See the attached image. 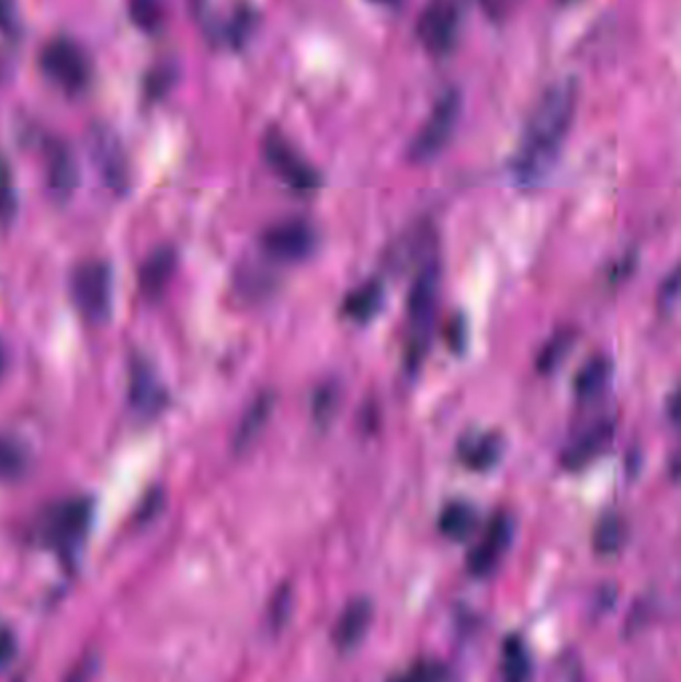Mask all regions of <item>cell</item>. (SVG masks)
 Here are the masks:
<instances>
[{
  "label": "cell",
  "mask_w": 681,
  "mask_h": 682,
  "mask_svg": "<svg viewBox=\"0 0 681 682\" xmlns=\"http://www.w3.org/2000/svg\"><path fill=\"white\" fill-rule=\"evenodd\" d=\"M576 102L578 87L570 78L556 82L542 94L512 160V172L522 186H536L556 164L570 133Z\"/></svg>",
  "instance_id": "obj_1"
},
{
  "label": "cell",
  "mask_w": 681,
  "mask_h": 682,
  "mask_svg": "<svg viewBox=\"0 0 681 682\" xmlns=\"http://www.w3.org/2000/svg\"><path fill=\"white\" fill-rule=\"evenodd\" d=\"M438 287H440V270L436 262H425L413 280L410 297H408V350L406 360L410 367H418L424 353L428 352L434 316H436Z\"/></svg>",
  "instance_id": "obj_2"
},
{
  "label": "cell",
  "mask_w": 681,
  "mask_h": 682,
  "mask_svg": "<svg viewBox=\"0 0 681 682\" xmlns=\"http://www.w3.org/2000/svg\"><path fill=\"white\" fill-rule=\"evenodd\" d=\"M92 519V503L89 499H67L46 511L38 523V537L46 547L70 555L79 547Z\"/></svg>",
  "instance_id": "obj_3"
},
{
  "label": "cell",
  "mask_w": 681,
  "mask_h": 682,
  "mask_svg": "<svg viewBox=\"0 0 681 682\" xmlns=\"http://www.w3.org/2000/svg\"><path fill=\"white\" fill-rule=\"evenodd\" d=\"M459 111H462V99L456 90H447L438 99L436 106L432 109L422 130L416 134L410 146L412 162H418V164L430 162L446 148L452 134L456 130Z\"/></svg>",
  "instance_id": "obj_4"
},
{
  "label": "cell",
  "mask_w": 681,
  "mask_h": 682,
  "mask_svg": "<svg viewBox=\"0 0 681 682\" xmlns=\"http://www.w3.org/2000/svg\"><path fill=\"white\" fill-rule=\"evenodd\" d=\"M72 299L80 314L89 321H102L112 304L111 268L104 262H84L77 268L70 282Z\"/></svg>",
  "instance_id": "obj_5"
},
{
  "label": "cell",
  "mask_w": 681,
  "mask_h": 682,
  "mask_svg": "<svg viewBox=\"0 0 681 682\" xmlns=\"http://www.w3.org/2000/svg\"><path fill=\"white\" fill-rule=\"evenodd\" d=\"M264 158L274 174L296 192H314L322 184L316 168L302 158L296 148L284 136L270 133L264 138Z\"/></svg>",
  "instance_id": "obj_6"
},
{
  "label": "cell",
  "mask_w": 681,
  "mask_h": 682,
  "mask_svg": "<svg viewBox=\"0 0 681 682\" xmlns=\"http://www.w3.org/2000/svg\"><path fill=\"white\" fill-rule=\"evenodd\" d=\"M46 77L67 92H79L89 82V62L79 46L70 41H55L41 56Z\"/></svg>",
  "instance_id": "obj_7"
},
{
  "label": "cell",
  "mask_w": 681,
  "mask_h": 682,
  "mask_svg": "<svg viewBox=\"0 0 681 682\" xmlns=\"http://www.w3.org/2000/svg\"><path fill=\"white\" fill-rule=\"evenodd\" d=\"M458 24V9L452 2H434L420 14L416 34L428 53L442 56L456 45Z\"/></svg>",
  "instance_id": "obj_8"
},
{
  "label": "cell",
  "mask_w": 681,
  "mask_h": 682,
  "mask_svg": "<svg viewBox=\"0 0 681 682\" xmlns=\"http://www.w3.org/2000/svg\"><path fill=\"white\" fill-rule=\"evenodd\" d=\"M264 250L282 262H300L314 252L316 231L308 221L284 220L266 230Z\"/></svg>",
  "instance_id": "obj_9"
},
{
  "label": "cell",
  "mask_w": 681,
  "mask_h": 682,
  "mask_svg": "<svg viewBox=\"0 0 681 682\" xmlns=\"http://www.w3.org/2000/svg\"><path fill=\"white\" fill-rule=\"evenodd\" d=\"M512 539H514V521L508 513H498L491 519L478 545L469 550L468 571L476 577L490 575L498 567V562L502 561L506 550L510 549Z\"/></svg>",
  "instance_id": "obj_10"
},
{
  "label": "cell",
  "mask_w": 681,
  "mask_h": 682,
  "mask_svg": "<svg viewBox=\"0 0 681 682\" xmlns=\"http://www.w3.org/2000/svg\"><path fill=\"white\" fill-rule=\"evenodd\" d=\"M615 425L612 421H600L586 433H581L578 440L566 447L561 455V465L568 471H580L586 465H590L593 459H598L614 440Z\"/></svg>",
  "instance_id": "obj_11"
},
{
  "label": "cell",
  "mask_w": 681,
  "mask_h": 682,
  "mask_svg": "<svg viewBox=\"0 0 681 682\" xmlns=\"http://www.w3.org/2000/svg\"><path fill=\"white\" fill-rule=\"evenodd\" d=\"M372 616H374V611L368 599L350 601L338 616L334 630H332L336 647L340 650H352L357 647L360 640L368 633Z\"/></svg>",
  "instance_id": "obj_12"
},
{
  "label": "cell",
  "mask_w": 681,
  "mask_h": 682,
  "mask_svg": "<svg viewBox=\"0 0 681 682\" xmlns=\"http://www.w3.org/2000/svg\"><path fill=\"white\" fill-rule=\"evenodd\" d=\"M458 453L472 471H488L502 459L503 440L498 433H472L462 440Z\"/></svg>",
  "instance_id": "obj_13"
},
{
  "label": "cell",
  "mask_w": 681,
  "mask_h": 682,
  "mask_svg": "<svg viewBox=\"0 0 681 682\" xmlns=\"http://www.w3.org/2000/svg\"><path fill=\"white\" fill-rule=\"evenodd\" d=\"M130 403L143 416H152L164 403V391L158 384L157 375L145 362H135L130 370Z\"/></svg>",
  "instance_id": "obj_14"
},
{
  "label": "cell",
  "mask_w": 681,
  "mask_h": 682,
  "mask_svg": "<svg viewBox=\"0 0 681 682\" xmlns=\"http://www.w3.org/2000/svg\"><path fill=\"white\" fill-rule=\"evenodd\" d=\"M177 255L170 248H160L146 260L145 268L140 272V286L145 289L146 296H160L164 292L170 275L174 272Z\"/></svg>",
  "instance_id": "obj_15"
},
{
  "label": "cell",
  "mask_w": 681,
  "mask_h": 682,
  "mask_svg": "<svg viewBox=\"0 0 681 682\" xmlns=\"http://www.w3.org/2000/svg\"><path fill=\"white\" fill-rule=\"evenodd\" d=\"M438 525H440L442 535L447 539L466 541L478 525V513L469 503L456 501L444 507Z\"/></svg>",
  "instance_id": "obj_16"
},
{
  "label": "cell",
  "mask_w": 681,
  "mask_h": 682,
  "mask_svg": "<svg viewBox=\"0 0 681 682\" xmlns=\"http://www.w3.org/2000/svg\"><path fill=\"white\" fill-rule=\"evenodd\" d=\"M384 289L378 282H368L348 294L344 299V314L357 323H364L374 318L382 308Z\"/></svg>",
  "instance_id": "obj_17"
},
{
  "label": "cell",
  "mask_w": 681,
  "mask_h": 682,
  "mask_svg": "<svg viewBox=\"0 0 681 682\" xmlns=\"http://www.w3.org/2000/svg\"><path fill=\"white\" fill-rule=\"evenodd\" d=\"M612 372H614L612 362L603 355H595L576 375V382H574L576 394L581 399H590V397L602 394L603 387L608 386V382L612 377Z\"/></svg>",
  "instance_id": "obj_18"
},
{
  "label": "cell",
  "mask_w": 681,
  "mask_h": 682,
  "mask_svg": "<svg viewBox=\"0 0 681 682\" xmlns=\"http://www.w3.org/2000/svg\"><path fill=\"white\" fill-rule=\"evenodd\" d=\"M272 409H274V397L270 394H262L246 411L245 419H242L238 433H236V450L238 452H242L252 441L257 440L262 428L266 425Z\"/></svg>",
  "instance_id": "obj_19"
},
{
  "label": "cell",
  "mask_w": 681,
  "mask_h": 682,
  "mask_svg": "<svg viewBox=\"0 0 681 682\" xmlns=\"http://www.w3.org/2000/svg\"><path fill=\"white\" fill-rule=\"evenodd\" d=\"M48 184L56 196H68L77 184V168L72 156L65 148L56 146L48 156Z\"/></svg>",
  "instance_id": "obj_20"
},
{
  "label": "cell",
  "mask_w": 681,
  "mask_h": 682,
  "mask_svg": "<svg viewBox=\"0 0 681 682\" xmlns=\"http://www.w3.org/2000/svg\"><path fill=\"white\" fill-rule=\"evenodd\" d=\"M627 541L626 521L617 515H605L593 531V549L602 557H612L624 549Z\"/></svg>",
  "instance_id": "obj_21"
},
{
  "label": "cell",
  "mask_w": 681,
  "mask_h": 682,
  "mask_svg": "<svg viewBox=\"0 0 681 682\" xmlns=\"http://www.w3.org/2000/svg\"><path fill=\"white\" fill-rule=\"evenodd\" d=\"M532 674V660L520 638H508L503 643L502 679L503 682H527Z\"/></svg>",
  "instance_id": "obj_22"
},
{
  "label": "cell",
  "mask_w": 681,
  "mask_h": 682,
  "mask_svg": "<svg viewBox=\"0 0 681 682\" xmlns=\"http://www.w3.org/2000/svg\"><path fill=\"white\" fill-rule=\"evenodd\" d=\"M574 341H576V336L571 330L559 331L552 340L547 341L546 345L542 348V352L537 353L536 365L540 374L554 372L574 348Z\"/></svg>",
  "instance_id": "obj_23"
},
{
  "label": "cell",
  "mask_w": 681,
  "mask_h": 682,
  "mask_svg": "<svg viewBox=\"0 0 681 682\" xmlns=\"http://www.w3.org/2000/svg\"><path fill=\"white\" fill-rule=\"evenodd\" d=\"M26 469V452L19 441L0 437V479H14Z\"/></svg>",
  "instance_id": "obj_24"
},
{
  "label": "cell",
  "mask_w": 681,
  "mask_h": 682,
  "mask_svg": "<svg viewBox=\"0 0 681 682\" xmlns=\"http://www.w3.org/2000/svg\"><path fill=\"white\" fill-rule=\"evenodd\" d=\"M390 682H452V674L438 660H420Z\"/></svg>",
  "instance_id": "obj_25"
},
{
  "label": "cell",
  "mask_w": 681,
  "mask_h": 682,
  "mask_svg": "<svg viewBox=\"0 0 681 682\" xmlns=\"http://www.w3.org/2000/svg\"><path fill=\"white\" fill-rule=\"evenodd\" d=\"M130 16L140 29L152 31L162 19L160 0H130Z\"/></svg>",
  "instance_id": "obj_26"
},
{
  "label": "cell",
  "mask_w": 681,
  "mask_h": 682,
  "mask_svg": "<svg viewBox=\"0 0 681 682\" xmlns=\"http://www.w3.org/2000/svg\"><path fill=\"white\" fill-rule=\"evenodd\" d=\"M16 209V194L12 184L11 168L0 158V220L12 218Z\"/></svg>",
  "instance_id": "obj_27"
},
{
  "label": "cell",
  "mask_w": 681,
  "mask_h": 682,
  "mask_svg": "<svg viewBox=\"0 0 681 682\" xmlns=\"http://www.w3.org/2000/svg\"><path fill=\"white\" fill-rule=\"evenodd\" d=\"M314 418L318 423H328L332 416H334L336 409H338V387L328 386L320 387L316 391V397L313 401Z\"/></svg>",
  "instance_id": "obj_28"
},
{
  "label": "cell",
  "mask_w": 681,
  "mask_h": 682,
  "mask_svg": "<svg viewBox=\"0 0 681 682\" xmlns=\"http://www.w3.org/2000/svg\"><path fill=\"white\" fill-rule=\"evenodd\" d=\"M678 297H680V272L673 270L666 282L661 284L658 292V308L666 314H670L671 309L676 308L678 304Z\"/></svg>",
  "instance_id": "obj_29"
},
{
  "label": "cell",
  "mask_w": 681,
  "mask_h": 682,
  "mask_svg": "<svg viewBox=\"0 0 681 682\" xmlns=\"http://www.w3.org/2000/svg\"><path fill=\"white\" fill-rule=\"evenodd\" d=\"M16 657V637L11 628L0 625V669L11 664Z\"/></svg>",
  "instance_id": "obj_30"
},
{
  "label": "cell",
  "mask_w": 681,
  "mask_h": 682,
  "mask_svg": "<svg viewBox=\"0 0 681 682\" xmlns=\"http://www.w3.org/2000/svg\"><path fill=\"white\" fill-rule=\"evenodd\" d=\"M16 26V4L14 0H0V31L11 33Z\"/></svg>",
  "instance_id": "obj_31"
},
{
  "label": "cell",
  "mask_w": 681,
  "mask_h": 682,
  "mask_svg": "<svg viewBox=\"0 0 681 682\" xmlns=\"http://www.w3.org/2000/svg\"><path fill=\"white\" fill-rule=\"evenodd\" d=\"M7 362H9V355H7V348H4V343L0 341V375L2 372L7 370Z\"/></svg>",
  "instance_id": "obj_32"
},
{
  "label": "cell",
  "mask_w": 681,
  "mask_h": 682,
  "mask_svg": "<svg viewBox=\"0 0 681 682\" xmlns=\"http://www.w3.org/2000/svg\"><path fill=\"white\" fill-rule=\"evenodd\" d=\"M376 2H382V4H391V2H396V0H376Z\"/></svg>",
  "instance_id": "obj_33"
}]
</instances>
